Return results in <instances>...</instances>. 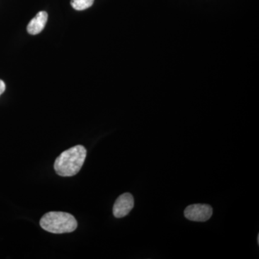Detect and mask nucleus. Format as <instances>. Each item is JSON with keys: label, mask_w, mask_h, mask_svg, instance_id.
Returning a JSON list of instances; mask_svg holds the SVG:
<instances>
[{"label": "nucleus", "mask_w": 259, "mask_h": 259, "mask_svg": "<svg viewBox=\"0 0 259 259\" xmlns=\"http://www.w3.org/2000/svg\"><path fill=\"white\" fill-rule=\"evenodd\" d=\"M87 156L86 148L83 146H74L61 153L54 163V169L61 177H73L82 168Z\"/></svg>", "instance_id": "1"}, {"label": "nucleus", "mask_w": 259, "mask_h": 259, "mask_svg": "<svg viewBox=\"0 0 259 259\" xmlns=\"http://www.w3.org/2000/svg\"><path fill=\"white\" fill-rule=\"evenodd\" d=\"M95 0H71V5L74 9L76 10H84L93 5Z\"/></svg>", "instance_id": "6"}, {"label": "nucleus", "mask_w": 259, "mask_h": 259, "mask_svg": "<svg viewBox=\"0 0 259 259\" xmlns=\"http://www.w3.org/2000/svg\"><path fill=\"white\" fill-rule=\"evenodd\" d=\"M42 229L54 234L71 233L77 228V221L72 214L64 212H49L40 221Z\"/></svg>", "instance_id": "2"}, {"label": "nucleus", "mask_w": 259, "mask_h": 259, "mask_svg": "<svg viewBox=\"0 0 259 259\" xmlns=\"http://www.w3.org/2000/svg\"><path fill=\"white\" fill-rule=\"evenodd\" d=\"M5 89H6V86H5L4 81L0 79V96H1L2 94L4 93Z\"/></svg>", "instance_id": "7"}, {"label": "nucleus", "mask_w": 259, "mask_h": 259, "mask_svg": "<svg viewBox=\"0 0 259 259\" xmlns=\"http://www.w3.org/2000/svg\"><path fill=\"white\" fill-rule=\"evenodd\" d=\"M48 21V14L47 12H39L35 18L32 19L31 21L29 23L28 25V32L30 35H35L42 32L45 28Z\"/></svg>", "instance_id": "5"}, {"label": "nucleus", "mask_w": 259, "mask_h": 259, "mask_svg": "<svg viewBox=\"0 0 259 259\" xmlns=\"http://www.w3.org/2000/svg\"><path fill=\"white\" fill-rule=\"evenodd\" d=\"M212 214V207L206 204H191L185 210V218L195 222H205Z\"/></svg>", "instance_id": "3"}, {"label": "nucleus", "mask_w": 259, "mask_h": 259, "mask_svg": "<svg viewBox=\"0 0 259 259\" xmlns=\"http://www.w3.org/2000/svg\"><path fill=\"white\" fill-rule=\"evenodd\" d=\"M134 207V198L132 194L124 193L116 199L113 206V214L115 218L125 217Z\"/></svg>", "instance_id": "4"}]
</instances>
